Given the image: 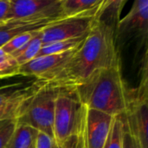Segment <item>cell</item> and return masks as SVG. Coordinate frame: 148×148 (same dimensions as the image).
Masks as SVG:
<instances>
[{"label":"cell","instance_id":"cell-1","mask_svg":"<svg viewBox=\"0 0 148 148\" xmlns=\"http://www.w3.org/2000/svg\"><path fill=\"white\" fill-rule=\"evenodd\" d=\"M116 27L96 16L91 30L74 56L56 76L43 82L59 89L75 90L98 72L121 62Z\"/></svg>","mask_w":148,"mask_h":148},{"label":"cell","instance_id":"cell-2","mask_svg":"<svg viewBox=\"0 0 148 148\" xmlns=\"http://www.w3.org/2000/svg\"><path fill=\"white\" fill-rule=\"evenodd\" d=\"M73 91L80 102L89 109L113 117L123 115L127 110L129 88L123 79L121 62L98 72Z\"/></svg>","mask_w":148,"mask_h":148},{"label":"cell","instance_id":"cell-3","mask_svg":"<svg viewBox=\"0 0 148 148\" xmlns=\"http://www.w3.org/2000/svg\"><path fill=\"white\" fill-rule=\"evenodd\" d=\"M140 84L129 88L127 107L123 116L126 129L133 135L140 148H148V74L147 52L144 56Z\"/></svg>","mask_w":148,"mask_h":148},{"label":"cell","instance_id":"cell-4","mask_svg":"<svg viewBox=\"0 0 148 148\" xmlns=\"http://www.w3.org/2000/svg\"><path fill=\"white\" fill-rule=\"evenodd\" d=\"M58 93L59 88L43 82L29 100L25 109L17 119V123L29 125L38 132L44 133L54 139L55 105Z\"/></svg>","mask_w":148,"mask_h":148},{"label":"cell","instance_id":"cell-5","mask_svg":"<svg viewBox=\"0 0 148 148\" xmlns=\"http://www.w3.org/2000/svg\"><path fill=\"white\" fill-rule=\"evenodd\" d=\"M82 108V104L75 91L59 89L54 115V140L56 143L63 144L75 134Z\"/></svg>","mask_w":148,"mask_h":148},{"label":"cell","instance_id":"cell-6","mask_svg":"<svg viewBox=\"0 0 148 148\" xmlns=\"http://www.w3.org/2000/svg\"><path fill=\"white\" fill-rule=\"evenodd\" d=\"M43 84L42 81L16 82L0 85V121L20 117L32 96Z\"/></svg>","mask_w":148,"mask_h":148},{"label":"cell","instance_id":"cell-7","mask_svg":"<svg viewBox=\"0 0 148 148\" xmlns=\"http://www.w3.org/2000/svg\"><path fill=\"white\" fill-rule=\"evenodd\" d=\"M62 18V0H10L9 20L58 21Z\"/></svg>","mask_w":148,"mask_h":148},{"label":"cell","instance_id":"cell-8","mask_svg":"<svg viewBox=\"0 0 148 148\" xmlns=\"http://www.w3.org/2000/svg\"><path fill=\"white\" fill-rule=\"evenodd\" d=\"M148 35V0H136L127 15L121 19L115 30L116 44L131 37H139L146 42Z\"/></svg>","mask_w":148,"mask_h":148},{"label":"cell","instance_id":"cell-9","mask_svg":"<svg viewBox=\"0 0 148 148\" xmlns=\"http://www.w3.org/2000/svg\"><path fill=\"white\" fill-rule=\"evenodd\" d=\"M95 17H65L42 29V44L86 36L91 30Z\"/></svg>","mask_w":148,"mask_h":148},{"label":"cell","instance_id":"cell-10","mask_svg":"<svg viewBox=\"0 0 148 148\" xmlns=\"http://www.w3.org/2000/svg\"><path fill=\"white\" fill-rule=\"evenodd\" d=\"M79 46L69 52L37 56L32 61L18 67L17 75L31 77L48 82L56 76L78 49Z\"/></svg>","mask_w":148,"mask_h":148},{"label":"cell","instance_id":"cell-11","mask_svg":"<svg viewBox=\"0 0 148 148\" xmlns=\"http://www.w3.org/2000/svg\"><path fill=\"white\" fill-rule=\"evenodd\" d=\"M113 118L109 114L86 107L85 139L87 147H104L110 133Z\"/></svg>","mask_w":148,"mask_h":148},{"label":"cell","instance_id":"cell-12","mask_svg":"<svg viewBox=\"0 0 148 148\" xmlns=\"http://www.w3.org/2000/svg\"><path fill=\"white\" fill-rule=\"evenodd\" d=\"M56 21H23L9 20L0 24V48L13 37L23 33L39 30Z\"/></svg>","mask_w":148,"mask_h":148},{"label":"cell","instance_id":"cell-13","mask_svg":"<svg viewBox=\"0 0 148 148\" xmlns=\"http://www.w3.org/2000/svg\"><path fill=\"white\" fill-rule=\"evenodd\" d=\"M103 0H62L65 17H96Z\"/></svg>","mask_w":148,"mask_h":148},{"label":"cell","instance_id":"cell-14","mask_svg":"<svg viewBox=\"0 0 148 148\" xmlns=\"http://www.w3.org/2000/svg\"><path fill=\"white\" fill-rule=\"evenodd\" d=\"M38 131L34 127L17 123L6 148H35Z\"/></svg>","mask_w":148,"mask_h":148},{"label":"cell","instance_id":"cell-15","mask_svg":"<svg viewBox=\"0 0 148 148\" xmlns=\"http://www.w3.org/2000/svg\"><path fill=\"white\" fill-rule=\"evenodd\" d=\"M42 30L34 37L32 38L27 44H25L20 50L10 56L18 66L23 65L36 57H37L41 48L42 46Z\"/></svg>","mask_w":148,"mask_h":148},{"label":"cell","instance_id":"cell-16","mask_svg":"<svg viewBox=\"0 0 148 148\" xmlns=\"http://www.w3.org/2000/svg\"><path fill=\"white\" fill-rule=\"evenodd\" d=\"M86 36H82V37H78V38L53 42L42 44L41 50H40L37 56L62 54V53H65V52H69L70 50H73L83 42Z\"/></svg>","mask_w":148,"mask_h":148},{"label":"cell","instance_id":"cell-17","mask_svg":"<svg viewBox=\"0 0 148 148\" xmlns=\"http://www.w3.org/2000/svg\"><path fill=\"white\" fill-rule=\"evenodd\" d=\"M124 121L122 115H117L113 118L109 135L103 148H123Z\"/></svg>","mask_w":148,"mask_h":148},{"label":"cell","instance_id":"cell-18","mask_svg":"<svg viewBox=\"0 0 148 148\" xmlns=\"http://www.w3.org/2000/svg\"><path fill=\"white\" fill-rule=\"evenodd\" d=\"M42 29L32 30L18 35L12 39H10L7 43H5L1 49L7 56H12L18 50H20L25 44H27L32 38H34Z\"/></svg>","mask_w":148,"mask_h":148},{"label":"cell","instance_id":"cell-19","mask_svg":"<svg viewBox=\"0 0 148 148\" xmlns=\"http://www.w3.org/2000/svg\"><path fill=\"white\" fill-rule=\"evenodd\" d=\"M85 117H86V107L82 104V114L76 132L64 143V148H83L85 141Z\"/></svg>","mask_w":148,"mask_h":148},{"label":"cell","instance_id":"cell-20","mask_svg":"<svg viewBox=\"0 0 148 148\" xmlns=\"http://www.w3.org/2000/svg\"><path fill=\"white\" fill-rule=\"evenodd\" d=\"M18 67L16 61L10 56L0 59V79L16 76Z\"/></svg>","mask_w":148,"mask_h":148},{"label":"cell","instance_id":"cell-21","mask_svg":"<svg viewBox=\"0 0 148 148\" xmlns=\"http://www.w3.org/2000/svg\"><path fill=\"white\" fill-rule=\"evenodd\" d=\"M16 125V120H7L0 122V148H6Z\"/></svg>","mask_w":148,"mask_h":148},{"label":"cell","instance_id":"cell-22","mask_svg":"<svg viewBox=\"0 0 148 148\" xmlns=\"http://www.w3.org/2000/svg\"><path fill=\"white\" fill-rule=\"evenodd\" d=\"M54 143L55 140L52 137L44 133L38 132L35 148H54Z\"/></svg>","mask_w":148,"mask_h":148},{"label":"cell","instance_id":"cell-23","mask_svg":"<svg viewBox=\"0 0 148 148\" xmlns=\"http://www.w3.org/2000/svg\"><path fill=\"white\" fill-rule=\"evenodd\" d=\"M10 0H0V24L9 20Z\"/></svg>","mask_w":148,"mask_h":148},{"label":"cell","instance_id":"cell-24","mask_svg":"<svg viewBox=\"0 0 148 148\" xmlns=\"http://www.w3.org/2000/svg\"><path fill=\"white\" fill-rule=\"evenodd\" d=\"M123 148H140L138 142L133 137V135L124 127L123 134Z\"/></svg>","mask_w":148,"mask_h":148},{"label":"cell","instance_id":"cell-25","mask_svg":"<svg viewBox=\"0 0 148 148\" xmlns=\"http://www.w3.org/2000/svg\"><path fill=\"white\" fill-rule=\"evenodd\" d=\"M7 56H7L3 51V49L0 48V59H3V58H5V57H7Z\"/></svg>","mask_w":148,"mask_h":148},{"label":"cell","instance_id":"cell-26","mask_svg":"<svg viewBox=\"0 0 148 148\" xmlns=\"http://www.w3.org/2000/svg\"><path fill=\"white\" fill-rule=\"evenodd\" d=\"M54 148H64V147H63V144H58V143H56L55 141V143H54Z\"/></svg>","mask_w":148,"mask_h":148},{"label":"cell","instance_id":"cell-27","mask_svg":"<svg viewBox=\"0 0 148 148\" xmlns=\"http://www.w3.org/2000/svg\"><path fill=\"white\" fill-rule=\"evenodd\" d=\"M83 148H88L87 147V144H86V139H85V141H84V146H83Z\"/></svg>","mask_w":148,"mask_h":148},{"label":"cell","instance_id":"cell-28","mask_svg":"<svg viewBox=\"0 0 148 148\" xmlns=\"http://www.w3.org/2000/svg\"><path fill=\"white\" fill-rule=\"evenodd\" d=\"M1 121H0V122H1Z\"/></svg>","mask_w":148,"mask_h":148}]
</instances>
